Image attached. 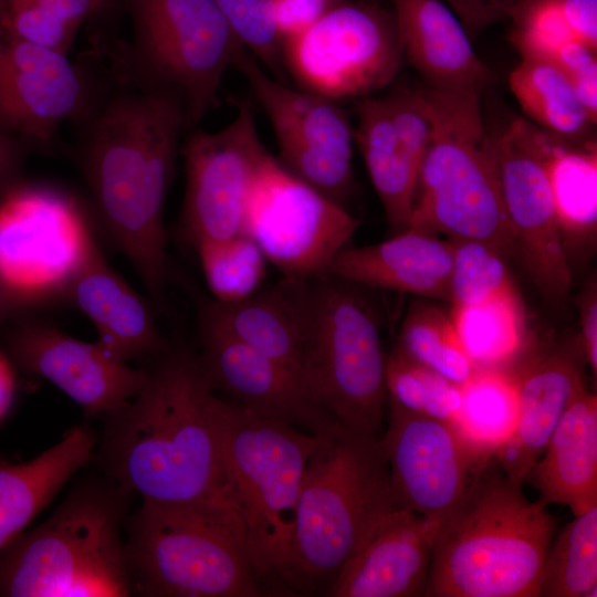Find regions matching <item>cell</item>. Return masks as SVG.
Returning a JSON list of instances; mask_svg holds the SVG:
<instances>
[{"instance_id": "4", "label": "cell", "mask_w": 597, "mask_h": 597, "mask_svg": "<svg viewBox=\"0 0 597 597\" xmlns=\"http://www.w3.org/2000/svg\"><path fill=\"white\" fill-rule=\"evenodd\" d=\"M556 520L493 455L436 533L425 596L538 597Z\"/></svg>"}, {"instance_id": "17", "label": "cell", "mask_w": 597, "mask_h": 597, "mask_svg": "<svg viewBox=\"0 0 597 597\" xmlns=\"http://www.w3.org/2000/svg\"><path fill=\"white\" fill-rule=\"evenodd\" d=\"M502 199L522 256L545 298L564 301L572 269L537 140V126L514 118L492 133Z\"/></svg>"}, {"instance_id": "30", "label": "cell", "mask_w": 597, "mask_h": 597, "mask_svg": "<svg viewBox=\"0 0 597 597\" xmlns=\"http://www.w3.org/2000/svg\"><path fill=\"white\" fill-rule=\"evenodd\" d=\"M357 116L354 140L390 229L401 232L410 221L420 168L397 136L385 96L360 98Z\"/></svg>"}, {"instance_id": "5", "label": "cell", "mask_w": 597, "mask_h": 597, "mask_svg": "<svg viewBox=\"0 0 597 597\" xmlns=\"http://www.w3.org/2000/svg\"><path fill=\"white\" fill-rule=\"evenodd\" d=\"M132 495L107 475L80 481L0 551V596H132L122 536Z\"/></svg>"}, {"instance_id": "6", "label": "cell", "mask_w": 597, "mask_h": 597, "mask_svg": "<svg viewBox=\"0 0 597 597\" xmlns=\"http://www.w3.org/2000/svg\"><path fill=\"white\" fill-rule=\"evenodd\" d=\"M432 121L407 229L476 240L516 252L501 192L492 133L476 91L422 90Z\"/></svg>"}, {"instance_id": "14", "label": "cell", "mask_w": 597, "mask_h": 597, "mask_svg": "<svg viewBox=\"0 0 597 597\" xmlns=\"http://www.w3.org/2000/svg\"><path fill=\"white\" fill-rule=\"evenodd\" d=\"M232 66L247 78L272 125L280 164L344 206L354 187V130L344 109L336 101L270 77L243 46Z\"/></svg>"}, {"instance_id": "16", "label": "cell", "mask_w": 597, "mask_h": 597, "mask_svg": "<svg viewBox=\"0 0 597 597\" xmlns=\"http://www.w3.org/2000/svg\"><path fill=\"white\" fill-rule=\"evenodd\" d=\"M387 401L389 419L380 442L396 503L440 524L493 455L471 448L450 422Z\"/></svg>"}, {"instance_id": "19", "label": "cell", "mask_w": 597, "mask_h": 597, "mask_svg": "<svg viewBox=\"0 0 597 597\" xmlns=\"http://www.w3.org/2000/svg\"><path fill=\"white\" fill-rule=\"evenodd\" d=\"M0 343L15 368L52 383L87 417L122 407L146 380L144 366H130L97 342L74 338L35 312L0 325Z\"/></svg>"}, {"instance_id": "34", "label": "cell", "mask_w": 597, "mask_h": 597, "mask_svg": "<svg viewBox=\"0 0 597 597\" xmlns=\"http://www.w3.org/2000/svg\"><path fill=\"white\" fill-rule=\"evenodd\" d=\"M597 505L576 515L552 540L542 578L540 597H596Z\"/></svg>"}, {"instance_id": "50", "label": "cell", "mask_w": 597, "mask_h": 597, "mask_svg": "<svg viewBox=\"0 0 597 597\" xmlns=\"http://www.w3.org/2000/svg\"><path fill=\"white\" fill-rule=\"evenodd\" d=\"M324 1H326L331 6H336V4L342 3V2H344L346 0H324Z\"/></svg>"}, {"instance_id": "21", "label": "cell", "mask_w": 597, "mask_h": 597, "mask_svg": "<svg viewBox=\"0 0 597 597\" xmlns=\"http://www.w3.org/2000/svg\"><path fill=\"white\" fill-rule=\"evenodd\" d=\"M438 527L406 509L387 513L346 563L327 597L425 596Z\"/></svg>"}, {"instance_id": "39", "label": "cell", "mask_w": 597, "mask_h": 597, "mask_svg": "<svg viewBox=\"0 0 597 597\" xmlns=\"http://www.w3.org/2000/svg\"><path fill=\"white\" fill-rule=\"evenodd\" d=\"M240 44L277 81L284 80L282 42L277 34L272 0H212Z\"/></svg>"}, {"instance_id": "22", "label": "cell", "mask_w": 597, "mask_h": 597, "mask_svg": "<svg viewBox=\"0 0 597 597\" xmlns=\"http://www.w3.org/2000/svg\"><path fill=\"white\" fill-rule=\"evenodd\" d=\"M63 301L91 320L98 333L96 342L123 362H145L168 345L158 329L153 304L108 264L96 237L76 264Z\"/></svg>"}, {"instance_id": "29", "label": "cell", "mask_w": 597, "mask_h": 597, "mask_svg": "<svg viewBox=\"0 0 597 597\" xmlns=\"http://www.w3.org/2000/svg\"><path fill=\"white\" fill-rule=\"evenodd\" d=\"M537 140L567 256L569 250L591 248L597 235L596 140L572 142L540 127Z\"/></svg>"}, {"instance_id": "28", "label": "cell", "mask_w": 597, "mask_h": 597, "mask_svg": "<svg viewBox=\"0 0 597 597\" xmlns=\"http://www.w3.org/2000/svg\"><path fill=\"white\" fill-rule=\"evenodd\" d=\"M97 438L82 423L22 463L0 461V551L21 534L93 457Z\"/></svg>"}, {"instance_id": "7", "label": "cell", "mask_w": 597, "mask_h": 597, "mask_svg": "<svg viewBox=\"0 0 597 597\" xmlns=\"http://www.w3.org/2000/svg\"><path fill=\"white\" fill-rule=\"evenodd\" d=\"M125 554L132 595H271L251 559L242 521L229 503L142 501L126 520Z\"/></svg>"}, {"instance_id": "32", "label": "cell", "mask_w": 597, "mask_h": 597, "mask_svg": "<svg viewBox=\"0 0 597 597\" xmlns=\"http://www.w3.org/2000/svg\"><path fill=\"white\" fill-rule=\"evenodd\" d=\"M509 86L530 122L572 142L588 140L595 124L567 76L554 63L521 60L510 73Z\"/></svg>"}, {"instance_id": "9", "label": "cell", "mask_w": 597, "mask_h": 597, "mask_svg": "<svg viewBox=\"0 0 597 597\" xmlns=\"http://www.w3.org/2000/svg\"><path fill=\"white\" fill-rule=\"evenodd\" d=\"M133 39L107 51L111 73L180 98L186 130L218 103L226 71L242 46L212 0H119Z\"/></svg>"}, {"instance_id": "12", "label": "cell", "mask_w": 597, "mask_h": 597, "mask_svg": "<svg viewBox=\"0 0 597 597\" xmlns=\"http://www.w3.org/2000/svg\"><path fill=\"white\" fill-rule=\"evenodd\" d=\"M360 223L270 155L249 191L243 232L282 276L310 279L327 272Z\"/></svg>"}, {"instance_id": "42", "label": "cell", "mask_w": 597, "mask_h": 597, "mask_svg": "<svg viewBox=\"0 0 597 597\" xmlns=\"http://www.w3.org/2000/svg\"><path fill=\"white\" fill-rule=\"evenodd\" d=\"M462 22L470 38L510 20L528 0H443Z\"/></svg>"}, {"instance_id": "48", "label": "cell", "mask_w": 597, "mask_h": 597, "mask_svg": "<svg viewBox=\"0 0 597 597\" xmlns=\"http://www.w3.org/2000/svg\"><path fill=\"white\" fill-rule=\"evenodd\" d=\"M14 366L0 350V420L7 415L15 395Z\"/></svg>"}, {"instance_id": "43", "label": "cell", "mask_w": 597, "mask_h": 597, "mask_svg": "<svg viewBox=\"0 0 597 597\" xmlns=\"http://www.w3.org/2000/svg\"><path fill=\"white\" fill-rule=\"evenodd\" d=\"M272 2L281 42L307 29L333 7L324 0H272Z\"/></svg>"}, {"instance_id": "45", "label": "cell", "mask_w": 597, "mask_h": 597, "mask_svg": "<svg viewBox=\"0 0 597 597\" xmlns=\"http://www.w3.org/2000/svg\"><path fill=\"white\" fill-rule=\"evenodd\" d=\"M582 348L585 359L597 375V287L596 281H589L578 296Z\"/></svg>"}, {"instance_id": "37", "label": "cell", "mask_w": 597, "mask_h": 597, "mask_svg": "<svg viewBox=\"0 0 597 597\" xmlns=\"http://www.w3.org/2000/svg\"><path fill=\"white\" fill-rule=\"evenodd\" d=\"M388 400L417 413L451 422L460 407L461 387L412 360L398 348L386 357Z\"/></svg>"}, {"instance_id": "13", "label": "cell", "mask_w": 597, "mask_h": 597, "mask_svg": "<svg viewBox=\"0 0 597 597\" xmlns=\"http://www.w3.org/2000/svg\"><path fill=\"white\" fill-rule=\"evenodd\" d=\"M93 237L82 207L62 190L21 178L0 191V274L45 306L63 301Z\"/></svg>"}, {"instance_id": "38", "label": "cell", "mask_w": 597, "mask_h": 597, "mask_svg": "<svg viewBox=\"0 0 597 597\" xmlns=\"http://www.w3.org/2000/svg\"><path fill=\"white\" fill-rule=\"evenodd\" d=\"M452 245L450 303L474 304L514 287L504 255L476 240H449Z\"/></svg>"}, {"instance_id": "49", "label": "cell", "mask_w": 597, "mask_h": 597, "mask_svg": "<svg viewBox=\"0 0 597 597\" xmlns=\"http://www.w3.org/2000/svg\"><path fill=\"white\" fill-rule=\"evenodd\" d=\"M106 11L118 4L119 0H101Z\"/></svg>"}, {"instance_id": "3", "label": "cell", "mask_w": 597, "mask_h": 597, "mask_svg": "<svg viewBox=\"0 0 597 597\" xmlns=\"http://www.w3.org/2000/svg\"><path fill=\"white\" fill-rule=\"evenodd\" d=\"M400 509L380 437L334 422L316 434L279 575V593L327 596L378 522Z\"/></svg>"}, {"instance_id": "20", "label": "cell", "mask_w": 597, "mask_h": 597, "mask_svg": "<svg viewBox=\"0 0 597 597\" xmlns=\"http://www.w3.org/2000/svg\"><path fill=\"white\" fill-rule=\"evenodd\" d=\"M197 359L206 381L250 411L317 434L336 420L306 394L286 368L253 347L199 324Z\"/></svg>"}, {"instance_id": "33", "label": "cell", "mask_w": 597, "mask_h": 597, "mask_svg": "<svg viewBox=\"0 0 597 597\" xmlns=\"http://www.w3.org/2000/svg\"><path fill=\"white\" fill-rule=\"evenodd\" d=\"M460 387V407L450 423L475 451L494 455L517 422L516 377L507 370L479 369Z\"/></svg>"}, {"instance_id": "10", "label": "cell", "mask_w": 597, "mask_h": 597, "mask_svg": "<svg viewBox=\"0 0 597 597\" xmlns=\"http://www.w3.org/2000/svg\"><path fill=\"white\" fill-rule=\"evenodd\" d=\"M362 286L328 272L310 277L311 325L302 384L344 427L380 437L388 400L377 315Z\"/></svg>"}, {"instance_id": "25", "label": "cell", "mask_w": 597, "mask_h": 597, "mask_svg": "<svg viewBox=\"0 0 597 597\" xmlns=\"http://www.w3.org/2000/svg\"><path fill=\"white\" fill-rule=\"evenodd\" d=\"M327 272L362 287L450 302L452 245L406 229L376 244L346 247Z\"/></svg>"}, {"instance_id": "27", "label": "cell", "mask_w": 597, "mask_h": 597, "mask_svg": "<svg viewBox=\"0 0 597 597\" xmlns=\"http://www.w3.org/2000/svg\"><path fill=\"white\" fill-rule=\"evenodd\" d=\"M527 478L538 503L579 515L597 505V397L585 386L573 397Z\"/></svg>"}, {"instance_id": "15", "label": "cell", "mask_w": 597, "mask_h": 597, "mask_svg": "<svg viewBox=\"0 0 597 597\" xmlns=\"http://www.w3.org/2000/svg\"><path fill=\"white\" fill-rule=\"evenodd\" d=\"M180 153L186 170L181 237L195 249L243 232L249 191L270 156L258 134L252 104L242 102L234 119L218 132L191 129Z\"/></svg>"}, {"instance_id": "40", "label": "cell", "mask_w": 597, "mask_h": 597, "mask_svg": "<svg viewBox=\"0 0 597 597\" xmlns=\"http://www.w3.org/2000/svg\"><path fill=\"white\" fill-rule=\"evenodd\" d=\"M510 20V40L522 60L553 62L566 43L576 40L558 0H528Z\"/></svg>"}, {"instance_id": "35", "label": "cell", "mask_w": 597, "mask_h": 597, "mask_svg": "<svg viewBox=\"0 0 597 597\" xmlns=\"http://www.w3.org/2000/svg\"><path fill=\"white\" fill-rule=\"evenodd\" d=\"M396 348L459 386L476 371L461 345L450 314L430 302L411 304Z\"/></svg>"}, {"instance_id": "24", "label": "cell", "mask_w": 597, "mask_h": 597, "mask_svg": "<svg viewBox=\"0 0 597 597\" xmlns=\"http://www.w3.org/2000/svg\"><path fill=\"white\" fill-rule=\"evenodd\" d=\"M391 4L404 59L429 88L483 92L491 72L443 0H391Z\"/></svg>"}, {"instance_id": "47", "label": "cell", "mask_w": 597, "mask_h": 597, "mask_svg": "<svg viewBox=\"0 0 597 597\" xmlns=\"http://www.w3.org/2000/svg\"><path fill=\"white\" fill-rule=\"evenodd\" d=\"M41 307H45L42 302L20 291L0 274V325L18 315L36 312Z\"/></svg>"}, {"instance_id": "2", "label": "cell", "mask_w": 597, "mask_h": 597, "mask_svg": "<svg viewBox=\"0 0 597 597\" xmlns=\"http://www.w3.org/2000/svg\"><path fill=\"white\" fill-rule=\"evenodd\" d=\"M144 363L140 390L103 416L98 460L105 474L155 504H230L223 488L219 397L197 355L167 345Z\"/></svg>"}, {"instance_id": "44", "label": "cell", "mask_w": 597, "mask_h": 597, "mask_svg": "<svg viewBox=\"0 0 597 597\" xmlns=\"http://www.w3.org/2000/svg\"><path fill=\"white\" fill-rule=\"evenodd\" d=\"M575 39L597 51V0H558Z\"/></svg>"}, {"instance_id": "8", "label": "cell", "mask_w": 597, "mask_h": 597, "mask_svg": "<svg viewBox=\"0 0 597 597\" xmlns=\"http://www.w3.org/2000/svg\"><path fill=\"white\" fill-rule=\"evenodd\" d=\"M218 425L224 494L242 521L255 570L274 595L316 434L220 398Z\"/></svg>"}, {"instance_id": "23", "label": "cell", "mask_w": 597, "mask_h": 597, "mask_svg": "<svg viewBox=\"0 0 597 597\" xmlns=\"http://www.w3.org/2000/svg\"><path fill=\"white\" fill-rule=\"evenodd\" d=\"M198 318L199 324L230 335L273 359L302 384L311 325L310 279L282 276L239 302L205 300L198 306Z\"/></svg>"}, {"instance_id": "1", "label": "cell", "mask_w": 597, "mask_h": 597, "mask_svg": "<svg viewBox=\"0 0 597 597\" xmlns=\"http://www.w3.org/2000/svg\"><path fill=\"white\" fill-rule=\"evenodd\" d=\"M80 123L76 160L93 212L108 241L130 262L154 308L168 282L164 211L186 130L182 102L172 93L112 76Z\"/></svg>"}, {"instance_id": "46", "label": "cell", "mask_w": 597, "mask_h": 597, "mask_svg": "<svg viewBox=\"0 0 597 597\" xmlns=\"http://www.w3.org/2000/svg\"><path fill=\"white\" fill-rule=\"evenodd\" d=\"M31 151L23 140L0 129V191L23 178L24 161Z\"/></svg>"}, {"instance_id": "26", "label": "cell", "mask_w": 597, "mask_h": 597, "mask_svg": "<svg viewBox=\"0 0 597 597\" xmlns=\"http://www.w3.org/2000/svg\"><path fill=\"white\" fill-rule=\"evenodd\" d=\"M513 374L519 391L517 422L494 457L507 479L522 486L566 407L585 385L576 362L564 352L537 357Z\"/></svg>"}, {"instance_id": "31", "label": "cell", "mask_w": 597, "mask_h": 597, "mask_svg": "<svg viewBox=\"0 0 597 597\" xmlns=\"http://www.w3.org/2000/svg\"><path fill=\"white\" fill-rule=\"evenodd\" d=\"M450 317L476 370H507L524 345V308L515 287L489 300L452 305Z\"/></svg>"}, {"instance_id": "41", "label": "cell", "mask_w": 597, "mask_h": 597, "mask_svg": "<svg viewBox=\"0 0 597 597\" xmlns=\"http://www.w3.org/2000/svg\"><path fill=\"white\" fill-rule=\"evenodd\" d=\"M569 80L579 102L594 124L597 121L596 51L573 40L556 54L553 62Z\"/></svg>"}, {"instance_id": "18", "label": "cell", "mask_w": 597, "mask_h": 597, "mask_svg": "<svg viewBox=\"0 0 597 597\" xmlns=\"http://www.w3.org/2000/svg\"><path fill=\"white\" fill-rule=\"evenodd\" d=\"M93 75L67 54L0 35V129L48 150L60 128L83 122L101 98Z\"/></svg>"}, {"instance_id": "11", "label": "cell", "mask_w": 597, "mask_h": 597, "mask_svg": "<svg viewBox=\"0 0 597 597\" xmlns=\"http://www.w3.org/2000/svg\"><path fill=\"white\" fill-rule=\"evenodd\" d=\"M282 63L301 90L333 101L390 84L404 61L392 13L376 1H344L282 42Z\"/></svg>"}, {"instance_id": "36", "label": "cell", "mask_w": 597, "mask_h": 597, "mask_svg": "<svg viewBox=\"0 0 597 597\" xmlns=\"http://www.w3.org/2000/svg\"><path fill=\"white\" fill-rule=\"evenodd\" d=\"M195 250L213 300L239 302L262 289L269 261L247 233L202 242Z\"/></svg>"}]
</instances>
